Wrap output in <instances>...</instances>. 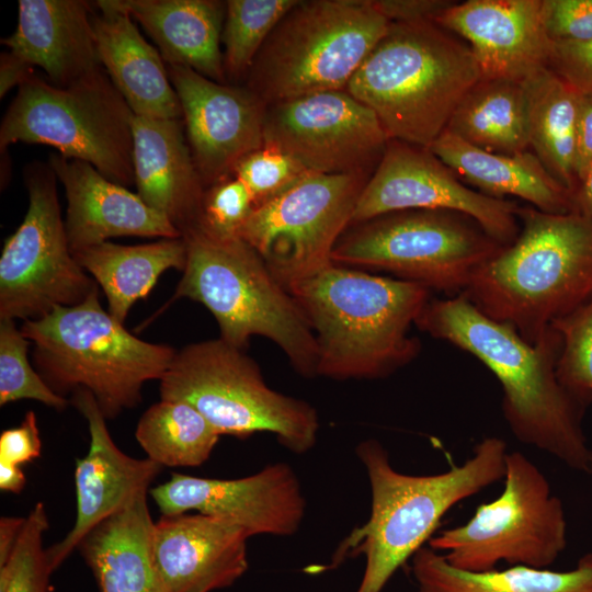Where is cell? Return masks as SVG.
I'll use <instances>...</instances> for the list:
<instances>
[{
	"label": "cell",
	"mask_w": 592,
	"mask_h": 592,
	"mask_svg": "<svg viewBox=\"0 0 592 592\" xmlns=\"http://www.w3.org/2000/svg\"><path fill=\"white\" fill-rule=\"evenodd\" d=\"M414 326L471 354L496 376L503 391L502 413L516 440L592 475V448L582 425L589 405L558 379L561 338L553 326L531 344L463 294L431 298Z\"/></svg>",
	"instance_id": "6da1fadb"
},
{
	"label": "cell",
	"mask_w": 592,
	"mask_h": 592,
	"mask_svg": "<svg viewBox=\"0 0 592 592\" xmlns=\"http://www.w3.org/2000/svg\"><path fill=\"white\" fill-rule=\"evenodd\" d=\"M355 453L371 487V513L339 545L332 558L364 556L355 592H382L396 571L434 536L442 517L457 503L502 480L508 454L496 436L481 440L460 465L433 475H408L390 464L385 446L362 441Z\"/></svg>",
	"instance_id": "7a4b0ae2"
},
{
	"label": "cell",
	"mask_w": 592,
	"mask_h": 592,
	"mask_svg": "<svg viewBox=\"0 0 592 592\" xmlns=\"http://www.w3.org/2000/svg\"><path fill=\"white\" fill-rule=\"evenodd\" d=\"M289 293L316 339L317 376L384 378L421 351L409 332L431 299L423 285L333 263Z\"/></svg>",
	"instance_id": "3957f363"
},
{
	"label": "cell",
	"mask_w": 592,
	"mask_h": 592,
	"mask_svg": "<svg viewBox=\"0 0 592 592\" xmlns=\"http://www.w3.org/2000/svg\"><path fill=\"white\" fill-rule=\"evenodd\" d=\"M517 216L516 239L480 266L462 294L534 344L592 300V219L531 205L519 206Z\"/></svg>",
	"instance_id": "277c9868"
},
{
	"label": "cell",
	"mask_w": 592,
	"mask_h": 592,
	"mask_svg": "<svg viewBox=\"0 0 592 592\" xmlns=\"http://www.w3.org/2000/svg\"><path fill=\"white\" fill-rule=\"evenodd\" d=\"M480 79L455 34L433 21L394 22L345 91L376 114L389 139L429 148Z\"/></svg>",
	"instance_id": "5b68a950"
},
{
	"label": "cell",
	"mask_w": 592,
	"mask_h": 592,
	"mask_svg": "<svg viewBox=\"0 0 592 592\" xmlns=\"http://www.w3.org/2000/svg\"><path fill=\"white\" fill-rule=\"evenodd\" d=\"M182 237L186 265L173 299L203 304L227 343L246 351L251 337H264L300 376L316 377L318 351L311 327L255 250L239 237H219L198 226Z\"/></svg>",
	"instance_id": "8992f818"
},
{
	"label": "cell",
	"mask_w": 592,
	"mask_h": 592,
	"mask_svg": "<svg viewBox=\"0 0 592 592\" xmlns=\"http://www.w3.org/2000/svg\"><path fill=\"white\" fill-rule=\"evenodd\" d=\"M38 374L58 395L90 391L106 420L141 401L146 382L160 380L177 350L132 334L99 300V287L82 303L55 307L25 320Z\"/></svg>",
	"instance_id": "52a82bcc"
},
{
	"label": "cell",
	"mask_w": 592,
	"mask_h": 592,
	"mask_svg": "<svg viewBox=\"0 0 592 592\" xmlns=\"http://www.w3.org/2000/svg\"><path fill=\"white\" fill-rule=\"evenodd\" d=\"M389 25L369 0H298L259 50L246 87L267 105L345 90Z\"/></svg>",
	"instance_id": "ba28073f"
},
{
	"label": "cell",
	"mask_w": 592,
	"mask_h": 592,
	"mask_svg": "<svg viewBox=\"0 0 592 592\" xmlns=\"http://www.w3.org/2000/svg\"><path fill=\"white\" fill-rule=\"evenodd\" d=\"M159 382L160 399L191 405L220 435L246 439L267 432L297 455L316 445V409L269 387L259 365L220 338L177 351Z\"/></svg>",
	"instance_id": "9c48e42d"
},
{
	"label": "cell",
	"mask_w": 592,
	"mask_h": 592,
	"mask_svg": "<svg viewBox=\"0 0 592 592\" xmlns=\"http://www.w3.org/2000/svg\"><path fill=\"white\" fill-rule=\"evenodd\" d=\"M134 116L103 67L66 88L32 73L3 115L0 149L19 141L50 146L127 187L135 185Z\"/></svg>",
	"instance_id": "30bf717a"
},
{
	"label": "cell",
	"mask_w": 592,
	"mask_h": 592,
	"mask_svg": "<svg viewBox=\"0 0 592 592\" xmlns=\"http://www.w3.org/2000/svg\"><path fill=\"white\" fill-rule=\"evenodd\" d=\"M503 247L466 215L409 209L351 225L337 242L332 262L383 270L452 297Z\"/></svg>",
	"instance_id": "8fae6325"
},
{
	"label": "cell",
	"mask_w": 592,
	"mask_h": 592,
	"mask_svg": "<svg viewBox=\"0 0 592 592\" xmlns=\"http://www.w3.org/2000/svg\"><path fill=\"white\" fill-rule=\"evenodd\" d=\"M502 492L477 506L464 524L434 535L428 546L465 571L509 566L548 568L567 546L560 498L540 469L523 453L505 456Z\"/></svg>",
	"instance_id": "7c38bea8"
},
{
	"label": "cell",
	"mask_w": 592,
	"mask_h": 592,
	"mask_svg": "<svg viewBox=\"0 0 592 592\" xmlns=\"http://www.w3.org/2000/svg\"><path fill=\"white\" fill-rule=\"evenodd\" d=\"M29 207L0 257V319L35 320L58 306L82 303L96 282L76 261L49 162L23 171Z\"/></svg>",
	"instance_id": "4fadbf2b"
},
{
	"label": "cell",
	"mask_w": 592,
	"mask_h": 592,
	"mask_svg": "<svg viewBox=\"0 0 592 592\" xmlns=\"http://www.w3.org/2000/svg\"><path fill=\"white\" fill-rule=\"evenodd\" d=\"M369 173H309L255 207L238 237L260 255L289 292L333 264L332 252L350 227Z\"/></svg>",
	"instance_id": "5bb4252c"
},
{
	"label": "cell",
	"mask_w": 592,
	"mask_h": 592,
	"mask_svg": "<svg viewBox=\"0 0 592 592\" xmlns=\"http://www.w3.org/2000/svg\"><path fill=\"white\" fill-rule=\"evenodd\" d=\"M263 139L321 174H372L389 141L376 114L345 90L267 105Z\"/></svg>",
	"instance_id": "9a60e30c"
},
{
	"label": "cell",
	"mask_w": 592,
	"mask_h": 592,
	"mask_svg": "<svg viewBox=\"0 0 592 592\" xmlns=\"http://www.w3.org/2000/svg\"><path fill=\"white\" fill-rule=\"evenodd\" d=\"M409 209L466 215L502 246L511 244L520 231L516 203L466 186L429 148L389 139L358 197L351 225Z\"/></svg>",
	"instance_id": "2e32d148"
},
{
	"label": "cell",
	"mask_w": 592,
	"mask_h": 592,
	"mask_svg": "<svg viewBox=\"0 0 592 592\" xmlns=\"http://www.w3.org/2000/svg\"><path fill=\"white\" fill-rule=\"evenodd\" d=\"M161 515L196 513L228 520L248 535L292 536L306 513V499L295 470L284 462L236 479L171 474L149 490Z\"/></svg>",
	"instance_id": "e0dca14e"
},
{
	"label": "cell",
	"mask_w": 592,
	"mask_h": 592,
	"mask_svg": "<svg viewBox=\"0 0 592 592\" xmlns=\"http://www.w3.org/2000/svg\"><path fill=\"white\" fill-rule=\"evenodd\" d=\"M166 66L204 186L232 177L237 162L264 145L267 104L246 86L216 82L182 65Z\"/></svg>",
	"instance_id": "ac0fdd59"
},
{
	"label": "cell",
	"mask_w": 592,
	"mask_h": 592,
	"mask_svg": "<svg viewBox=\"0 0 592 592\" xmlns=\"http://www.w3.org/2000/svg\"><path fill=\"white\" fill-rule=\"evenodd\" d=\"M69 400L88 422L90 446L87 455L76 462L75 523L60 542L46 549L53 571L94 526L139 494L148 493L162 470V466L151 459L135 458L118 448L90 391L77 389Z\"/></svg>",
	"instance_id": "d6986e66"
},
{
	"label": "cell",
	"mask_w": 592,
	"mask_h": 592,
	"mask_svg": "<svg viewBox=\"0 0 592 592\" xmlns=\"http://www.w3.org/2000/svg\"><path fill=\"white\" fill-rule=\"evenodd\" d=\"M434 22L469 46L483 79L521 82L549 66L544 0L455 2Z\"/></svg>",
	"instance_id": "ffe728a7"
},
{
	"label": "cell",
	"mask_w": 592,
	"mask_h": 592,
	"mask_svg": "<svg viewBox=\"0 0 592 592\" xmlns=\"http://www.w3.org/2000/svg\"><path fill=\"white\" fill-rule=\"evenodd\" d=\"M248 533L201 513L161 515L152 534L153 559L164 592H213L248 570Z\"/></svg>",
	"instance_id": "44dd1931"
},
{
	"label": "cell",
	"mask_w": 592,
	"mask_h": 592,
	"mask_svg": "<svg viewBox=\"0 0 592 592\" xmlns=\"http://www.w3.org/2000/svg\"><path fill=\"white\" fill-rule=\"evenodd\" d=\"M48 162L65 189V229L72 253L113 237H182L137 193L106 179L90 163L59 153L50 155Z\"/></svg>",
	"instance_id": "7402d4cb"
},
{
	"label": "cell",
	"mask_w": 592,
	"mask_h": 592,
	"mask_svg": "<svg viewBox=\"0 0 592 592\" xmlns=\"http://www.w3.org/2000/svg\"><path fill=\"white\" fill-rule=\"evenodd\" d=\"M132 128L137 194L182 236L197 224L206 190L192 157L184 122L135 115Z\"/></svg>",
	"instance_id": "603a6c76"
},
{
	"label": "cell",
	"mask_w": 592,
	"mask_h": 592,
	"mask_svg": "<svg viewBox=\"0 0 592 592\" xmlns=\"http://www.w3.org/2000/svg\"><path fill=\"white\" fill-rule=\"evenodd\" d=\"M94 1L19 0L18 25L1 43L47 81L66 88L101 68L92 24Z\"/></svg>",
	"instance_id": "cb8c5ba5"
},
{
	"label": "cell",
	"mask_w": 592,
	"mask_h": 592,
	"mask_svg": "<svg viewBox=\"0 0 592 592\" xmlns=\"http://www.w3.org/2000/svg\"><path fill=\"white\" fill-rule=\"evenodd\" d=\"M92 24L101 66L135 115L182 118L166 62L116 0L94 1Z\"/></svg>",
	"instance_id": "d4e9b609"
},
{
	"label": "cell",
	"mask_w": 592,
	"mask_h": 592,
	"mask_svg": "<svg viewBox=\"0 0 592 592\" xmlns=\"http://www.w3.org/2000/svg\"><path fill=\"white\" fill-rule=\"evenodd\" d=\"M429 149L459 179L488 196L519 197L551 214L577 212L571 192L540 162L533 151L508 155L477 148L447 130Z\"/></svg>",
	"instance_id": "484cf974"
},
{
	"label": "cell",
	"mask_w": 592,
	"mask_h": 592,
	"mask_svg": "<svg viewBox=\"0 0 592 592\" xmlns=\"http://www.w3.org/2000/svg\"><path fill=\"white\" fill-rule=\"evenodd\" d=\"M156 43L166 64L227 83L220 49L226 1L116 0Z\"/></svg>",
	"instance_id": "4316f807"
},
{
	"label": "cell",
	"mask_w": 592,
	"mask_h": 592,
	"mask_svg": "<svg viewBox=\"0 0 592 592\" xmlns=\"http://www.w3.org/2000/svg\"><path fill=\"white\" fill-rule=\"evenodd\" d=\"M147 493L94 526L78 544L100 592H164L152 553Z\"/></svg>",
	"instance_id": "83f0119b"
},
{
	"label": "cell",
	"mask_w": 592,
	"mask_h": 592,
	"mask_svg": "<svg viewBox=\"0 0 592 592\" xmlns=\"http://www.w3.org/2000/svg\"><path fill=\"white\" fill-rule=\"evenodd\" d=\"M80 266L92 276L107 299V311L124 323L132 306L145 298L160 275L169 269L186 265L183 237L124 246L105 241L72 253Z\"/></svg>",
	"instance_id": "f1b7e54d"
},
{
	"label": "cell",
	"mask_w": 592,
	"mask_h": 592,
	"mask_svg": "<svg viewBox=\"0 0 592 592\" xmlns=\"http://www.w3.org/2000/svg\"><path fill=\"white\" fill-rule=\"evenodd\" d=\"M417 592H592V551L566 571L509 566L488 571H465L444 556L422 547L411 559Z\"/></svg>",
	"instance_id": "f546056e"
},
{
	"label": "cell",
	"mask_w": 592,
	"mask_h": 592,
	"mask_svg": "<svg viewBox=\"0 0 592 592\" xmlns=\"http://www.w3.org/2000/svg\"><path fill=\"white\" fill-rule=\"evenodd\" d=\"M530 148L544 167L572 194L580 92L549 67L522 81Z\"/></svg>",
	"instance_id": "4dcf8cb0"
},
{
	"label": "cell",
	"mask_w": 592,
	"mask_h": 592,
	"mask_svg": "<svg viewBox=\"0 0 592 592\" xmlns=\"http://www.w3.org/2000/svg\"><path fill=\"white\" fill-rule=\"evenodd\" d=\"M445 130L491 152L514 155L528 150L522 81L481 78L462 99Z\"/></svg>",
	"instance_id": "1f68e13d"
},
{
	"label": "cell",
	"mask_w": 592,
	"mask_h": 592,
	"mask_svg": "<svg viewBox=\"0 0 592 592\" xmlns=\"http://www.w3.org/2000/svg\"><path fill=\"white\" fill-rule=\"evenodd\" d=\"M135 436L147 458L162 467H197L209 458L220 434L191 405L160 399L143 413Z\"/></svg>",
	"instance_id": "d6a6232c"
},
{
	"label": "cell",
	"mask_w": 592,
	"mask_h": 592,
	"mask_svg": "<svg viewBox=\"0 0 592 592\" xmlns=\"http://www.w3.org/2000/svg\"><path fill=\"white\" fill-rule=\"evenodd\" d=\"M298 0H228L221 33L226 80L246 76L264 42Z\"/></svg>",
	"instance_id": "836d02e7"
},
{
	"label": "cell",
	"mask_w": 592,
	"mask_h": 592,
	"mask_svg": "<svg viewBox=\"0 0 592 592\" xmlns=\"http://www.w3.org/2000/svg\"><path fill=\"white\" fill-rule=\"evenodd\" d=\"M30 340L15 320L0 319V406L22 399L36 400L56 410H65L70 400L55 392L27 357Z\"/></svg>",
	"instance_id": "e575fe53"
},
{
	"label": "cell",
	"mask_w": 592,
	"mask_h": 592,
	"mask_svg": "<svg viewBox=\"0 0 592 592\" xmlns=\"http://www.w3.org/2000/svg\"><path fill=\"white\" fill-rule=\"evenodd\" d=\"M49 522L42 502L29 515L10 560L0 567V592H49L50 569L43 545Z\"/></svg>",
	"instance_id": "d590c367"
},
{
	"label": "cell",
	"mask_w": 592,
	"mask_h": 592,
	"mask_svg": "<svg viewBox=\"0 0 592 592\" xmlns=\"http://www.w3.org/2000/svg\"><path fill=\"white\" fill-rule=\"evenodd\" d=\"M561 338L559 382L574 396L592 402V300L551 325Z\"/></svg>",
	"instance_id": "8d00e7d4"
},
{
	"label": "cell",
	"mask_w": 592,
	"mask_h": 592,
	"mask_svg": "<svg viewBox=\"0 0 592 592\" xmlns=\"http://www.w3.org/2000/svg\"><path fill=\"white\" fill-rule=\"evenodd\" d=\"M309 173L291 156L265 146L242 157L232 171L247 186L257 207L286 192Z\"/></svg>",
	"instance_id": "74e56055"
},
{
	"label": "cell",
	"mask_w": 592,
	"mask_h": 592,
	"mask_svg": "<svg viewBox=\"0 0 592 592\" xmlns=\"http://www.w3.org/2000/svg\"><path fill=\"white\" fill-rule=\"evenodd\" d=\"M255 207L247 186L232 175L206 187L195 226L219 237H238Z\"/></svg>",
	"instance_id": "f35d334b"
},
{
	"label": "cell",
	"mask_w": 592,
	"mask_h": 592,
	"mask_svg": "<svg viewBox=\"0 0 592 592\" xmlns=\"http://www.w3.org/2000/svg\"><path fill=\"white\" fill-rule=\"evenodd\" d=\"M544 10L553 42H592V0H544Z\"/></svg>",
	"instance_id": "ab89813d"
},
{
	"label": "cell",
	"mask_w": 592,
	"mask_h": 592,
	"mask_svg": "<svg viewBox=\"0 0 592 592\" xmlns=\"http://www.w3.org/2000/svg\"><path fill=\"white\" fill-rule=\"evenodd\" d=\"M548 67L580 93L592 92V42H554Z\"/></svg>",
	"instance_id": "60d3db41"
},
{
	"label": "cell",
	"mask_w": 592,
	"mask_h": 592,
	"mask_svg": "<svg viewBox=\"0 0 592 592\" xmlns=\"http://www.w3.org/2000/svg\"><path fill=\"white\" fill-rule=\"evenodd\" d=\"M42 441L33 411L26 412L16 428L2 431L0 435V462L22 466L41 456Z\"/></svg>",
	"instance_id": "b9f144b4"
},
{
	"label": "cell",
	"mask_w": 592,
	"mask_h": 592,
	"mask_svg": "<svg viewBox=\"0 0 592 592\" xmlns=\"http://www.w3.org/2000/svg\"><path fill=\"white\" fill-rule=\"evenodd\" d=\"M390 23L433 21L456 1L451 0H369Z\"/></svg>",
	"instance_id": "7bdbcfd3"
},
{
	"label": "cell",
	"mask_w": 592,
	"mask_h": 592,
	"mask_svg": "<svg viewBox=\"0 0 592 592\" xmlns=\"http://www.w3.org/2000/svg\"><path fill=\"white\" fill-rule=\"evenodd\" d=\"M592 163V92L580 93L577 135L576 175L577 181Z\"/></svg>",
	"instance_id": "ee69618b"
},
{
	"label": "cell",
	"mask_w": 592,
	"mask_h": 592,
	"mask_svg": "<svg viewBox=\"0 0 592 592\" xmlns=\"http://www.w3.org/2000/svg\"><path fill=\"white\" fill-rule=\"evenodd\" d=\"M33 72V67L12 52L0 56V98L13 87H20Z\"/></svg>",
	"instance_id": "f6af8a7d"
},
{
	"label": "cell",
	"mask_w": 592,
	"mask_h": 592,
	"mask_svg": "<svg viewBox=\"0 0 592 592\" xmlns=\"http://www.w3.org/2000/svg\"><path fill=\"white\" fill-rule=\"evenodd\" d=\"M26 516H1L0 519V567L5 565L22 535Z\"/></svg>",
	"instance_id": "bcb514c9"
},
{
	"label": "cell",
	"mask_w": 592,
	"mask_h": 592,
	"mask_svg": "<svg viewBox=\"0 0 592 592\" xmlns=\"http://www.w3.org/2000/svg\"><path fill=\"white\" fill-rule=\"evenodd\" d=\"M573 202L578 213L592 219V163L578 180Z\"/></svg>",
	"instance_id": "7dc6e473"
},
{
	"label": "cell",
	"mask_w": 592,
	"mask_h": 592,
	"mask_svg": "<svg viewBox=\"0 0 592 592\" xmlns=\"http://www.w3.org/2000/svg\"><path fill=\"white\" fill-rule=\"evenodd\" d=\"M25 483L26 478L21 466L0 462V489L2 491L20 493Z\"/></svg>",
	"instance_id": "c3c4849f"
}]
</instances>
